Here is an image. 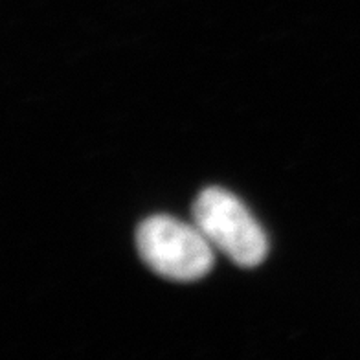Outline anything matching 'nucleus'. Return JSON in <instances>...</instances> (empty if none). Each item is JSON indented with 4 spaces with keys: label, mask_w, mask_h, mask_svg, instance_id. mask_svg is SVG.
I'll return each instance as SVG.
<instances>
[{
    "label": "nucleus",
    "mask_w": 360,
    "mask_h": 360,
    "mask_svg": "<svg viewBox=\"0 0 360 360\" xmlns=\"http://www.w3.org/2000/svg\"><path fill=\"white\" fill-rule=\"evenodd\" d=\"M136 247L153 272L173 281H197L214 266V247L199 228L167 215L146 219L136 232Z\"/></svg>",
    "instance_id": "obj_1"
},
{
    "label": "nucleus",
    "mask_w": 360,
    "mask_h": 360,
    "mask_svg": "<svg viewBox=\"0 0 360 360\" xmlns=\"http://www.w3.org/2000/svg\"><path fill=\"white\" fill-rule=\"evenodd\" d=\"M193 223L210 245L243 269L263 263L269 241L247 206L221 188L200 191L193 202Z\"/></svg>",
    "instance_id": "obj_2"
}]
</instances>
